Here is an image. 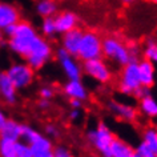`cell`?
<instances>
[{"instance_id":"1","label":"cell","mask_w":157,"mask_h":157,"mask_svg":"<svg viewBox=\"0 0 157 157\" xmlns=\"http://www.w3.org/2000/svg\"><path fill=\"white\" fill-rule=\"evenodd\" d=\"M37 36L39 33L32 23L28 20H20L16 24L13 35L10 39H7V47L13 55L25 57Z\"/></svg>"},{"instance_id":"2","label":"cell","mask_w":157,"mask_h":157,"mask_svg":"<svg viewBox=\"0 0 157 157\" xmlns=\"http://www.w3.org/2000/svg\"><path fill=\"white\" fill-rule=\"evenodd\" d=\"M115 137V133L104 121L87 131V141L101 157H111V145Z\"/></svg>"},{"instance_id":"3","label":"cell","mask_w":157,"mask_h":157,"mask_svg":"<svg viewBox=\"0 0 157 157\" xmlns=\"http://www.w3.org/2000/svg\"><path fill=\"white\" fill-rule=\"evenodd\" d=\"M53 55H55L53 47L49 43V40L39 35L36 40L33 41V44L31 45L28 53L25 55L24 59H25V63L32 69L40 71L47 65V63H49Z\"/></svg>"},{"instance_id":"4","label":"cell","mask_w":157,"mask_h":157,"mask_svg":"<svg viewBox=\"0 0 157 157\" xmlns=\"http://www.w3.org/2000/svg\"><path fill=\"white\" fill-rule=\"evenodd\" d=\"M103 56L117 67H124L131 61L127 43L115 35L103 37Z\"/></svg>"},{"instance_id":"5","label":"cell","mask_w":157,"mask_h":157,"mask_svg":"<svg viewBox=\"0 0 157 157\" xmlns=\"http://www.w3.org/2000/svg\"><path fill=\"white\" fill-rule=\"evenodd\" d=\"M76 57L81 61L103 57V37L96 31H84Z\"/></svg>"},{"instance_id":"6","label":"cell","mask_w":157,"mask_h":157,"mask_svg":"<svg viewBox=\"0 0 157 157\" xmlns=\"http://www.w3.org/2000/svg\"><path fill=\"white\" fill-rule=\"evenodd\" d=\"M6 72L13 85L17 88V91H21L29 88L33 84L36 71L31 68L25 61H15L7 68Z\"/></svg>"},{"instance_id":"7","label":"cell","mask_w":157,"mask_h":157,"mask_svg":"<svg viewBox=\"0 0 157 157\" xmlns=\"http://www.w3.org/2000/svg\"><path fill=\"white\" fill-rule=\"evenodd\" d=\"M83 73L99 84H109L113 78L111 67L103 57L83 61Z\"/></svg>"},{"instance_id":"8","label":"cell","mask_w":157,"mask_h":157,"mask_svg":"<svg viewBox=\"0 0 157 157\" xmlns=\"http://www.w3.org/2000/svg\"><path fill=\"white\" fill-rule=\"evenodd\" d=\"M139 77V67L136 61H129L127 65L121 67V72L119 76V84L117 88L123 95L132 96L133 92L140 87Z\"/></svg>"},{"instance_id":"9","label":"cell","mask_w":157,"mask_h":157,"mask_svg":"<svg viewBox=\"0 0 157 157\" xmlns=\"http://www.w3.org/2000/svg\"><path fill=\"white\" fill-rule=\"evenodd\" d=\"M55 56H56V60L60 65L63 73L65 75L68 80H80L83 76V65L80 64L76 56L68 53L61 47L55 52Z\"/></svg>"},{"instance_id":"10","label":"cell","mask_w":157,"mask_h":157,"mask_svg":"<svg viewBox=\"0 0 157 157\" xmlns=\"http://www.w3.org/2000/svg\"><path fill=\"white\" fill-rule=\"evenodd\" d=\"M107 107L109 109V112H111L116 119L124 121V123H133V121L137 120L139 109L129 103L119 101V100H111L107 104Z\"/></svg>"},{"instance_id":"11","label":"cell","mask_w":157,"mask_h":157,"mask_svg":"<svg viewBox=\"0 0 157 157\" xmlns=\"http://www.w3.org/2000/svg\"><path fill=\"white\" fill-rule=\"evenodd\" d=\"M21 140L29 144L31 148H53L52 140L28 124H23Z\"/></svg>"},{"instance_id":"12","label":"cell","mask_w":157,"mask_h":157,"mask_svg":"<svg viewBox=\"0 0 157 157\" xmlns=\"http://www.w3.org/2000/svg\"><path fill=\"white\" fill-rule=\"evenodd\" d=\"M55 19V25H56L57 35H63L68 32L71 29H75L78 27L80 19H78L77 13L73 11H61L57 12L53 16Z\"/></svg>"},{"instance_id":"13","label":"cell","mask_w":157,"mask_h":157,"mask_svg":"<svg viewBox=\"0 0 157 157\" xmlns=\"http://www.w3.org/2000/svg\"><path fill=\"white\" fill-rule=\"evenodd\" d=\"M21 20V13L17 6L12 3L0 2V29L11 24H17Z\"/></svg>"},{"instance_id":"14","label":"cell","mask_w":157,"mask_h":157,"mask_svg":"<svg viewBox=\"0 0 157 157\" xmlns=\"http://www.w3.org/2000/svg\"><path fill=\"white\" fill-rule=\"evenodd\" d=\"M83 32L84 31L77 27L75 29H71L68 32L60 35V47L63 49H65L68 53L76 56L77 55V51H78V47H80V41H81V37H83Z\"/></svg>"},{"instance_id":"15","label":"cell","mask_w":157,"mask_h":157,"mask_svg":"<svg viewBox=\"0 0 157 157\" xmlns=\"http://www.w3.org/2000/svg\"><path fill=\"white\" fill-rule=\"evenodd\" d=\"M17 92H19L17 88L11 81V78L8 77L6 71L0 72V99L4 101L6 104L13 105L16 104V101L19 99Z\"/></svg>"},{"instance_id":"16","label":"cell","mask_w":157,"mask_h":157,"mask_svg":"<svg viewBox=\"0 0 157 157\" xmlns=\"http://www.w3.org/2000/svg\"><path fill=\"white\" fill-rule=\"evenodd\" d=\"M63 92L69 100H80L84 103L89 99V92L83 84L81 78L80 80H68L63 87Z\"/></svg>"},{"instance_id":"17","label":"cell","mask_w":157,"mask_h":157,"mask_svg":"<svg viewBox=\"0 0 157 157\" xmlns=\"http://www.w3.org/2000/svg\"><path fill=\"white\" fill-rule=\"evenodd\" d=\"M139 67V77H140V84L144 87L152 88L156 81V68L155 64L151 63L147 59H140L137 61Z\"/></svg>"},{"instance_id":"18","label":"cell","mask_w":157,"mask_h":157,"mask_svg":"<svg viewBox=\"0 0 157 157\" xmlns=\"http://www.w3.org/2000/svg\"><path fill=\"white\" fill-rule=\"evenodd\" d=\"M23 135V124L19 123L15 119H8L6 121L4 127L0 131V137H4V139H10L13 141L21 140Z\"/></svg>"},{"instance_id":"19","label":"cell","mask_w":157,"mask_h":157,"mask_svg":"<svg viewBox=\"0 0 157 157\" xmlns=\"http://www.w3.org/2000/svg\"><path fill=\"white\" fill-rule=\"evenodd\" d=\"M35 10H36V13L41 19L53 17L59 12L57 0H37Z\"/></svg>"},{"instance_id":"20","label":"cell","mask_w":157,"mask_h":157,"mask_svg":"<svg viewBox=\"0 0 157 157\" xmlns=\"http://www.w3.org/2000/svg\"><path fill=\"white\" fill-rule=\"evenodd\" d=\"M135 148L123 139L115 137L111 145V157H132Z\"/></svg>"},{"instance_id":"21","label":"cell","mask_w":157,"mask_h":157,"mask_svg":"<svg viewBox=\"0 0 157 157\" xmlns=\"http://www.w3.org/2000/svg\"><path fill=\"white\" fill-rule=\"evenodd\" d=\"M139 112L147 119H157V100L152 95L139 100Z\"/></svg>"},{"instance_id":"22","label":"cell","mask_w":157,"mask_h":157,"mask_svg":"<svg viewBox=\"0 0 157 157\" xmlns=\"http://www.w3.org/2000/svg\"><path fill=\"white\" fill-rule=\"evenodd\" d=\"M143 143L148 145L157 156V127H147L143 132Z\"/></svg>"},{"instance_id":"23","label":"cell","mask_w":157,"mask_h":157,"mask_svg":"<svg viewBox=\"0 0 157 157\" xmlns=\"http://www.w3.org/2000/svg\"><path fill=\"white\" fill-rule=\"evenodd\" d=\"M143 56L153 64H157V40L148 39L143 48Z\"/></svg>"},{"instance_id":"24","label":"cell","mask_w":157,"mask_h":157,"mask_svg":"<svg viewBox=\"0 0 157 157\" xmlns=\"http://www.w3.org/2000/svg\"><path fill=\"white\" fill-rule=\"evenodd\" d=\"M40 31H41V36L45 39H53L57 35L56 31V25H55V19L53 17H44L41 20V25H40Z\"/></svg>"},{"instance_id":"25","label":"cell","mask_w":157,"mask_h":157,"mask_svg":"<svg viewBox=\"0 0 157 157\" xmlns=\"http://www.w3.org/2000/svg\"><path fill=\"white\" fill-rule=\"evenodd\" d=\"M17 141L0 137V157H15L16 156Z\"/></svg>"},{"instance_id":"26","label":"cell","mask_w":157,"mask_h":157,"mask_svg":"<svg viewBox=\"0 0 157 157\" xmlns=\"http://www.w3.org/2000/svg\"><path fill=\"white\" fill-rule=\"evenodd\" d=\"M127 47H128V52H129V59H131V61L137 63L140 60L141 55H143V48L135 41L127 43Z\"/></svg>"},{"instance_id":"27","label":"cell","mask_w":157,"mask_h":157,"mask_svg":"<svg viewBox=\"0 0 157 157\" xmlns=\"http://www.w3.org/2000/svg\"><path fill=\"white\" fill-rule=\"evenodd\" d=\"M15 157H32V149L25 141L19 140L16 143V156Z\"/></svg>"},{"instance_id":"28","label":"cell","mask_w":157,"mask_h":157,"mask_svg":"<svg viewBox=\"0 0 157 157\" xmlns=\"http://www.w3.org/2000/svg\"><path fill=\"white\" fill-rule=\"evenodd\" d=\"M43 133H44V135L48 137V139H51V140L59 139V137H60V135H61L60 128H59L56 124H53V123L45 124L44 129H43Z\"/></svg>"},{"instance_id":"29","label":"cell","mask_w":157,"mask_h":157,"mask_svg":"<svg viewBox=\"0 0 157 157\" xmlns=\"http://www.w3.org/2000/svg\"><path fill=\"white\" fill-rule=\"evenodd\" d=\"M135 153H137L140 157H157L155 153H153L152 149L149 148L148 145H145L143 141L137 144V147L135 148Z\"/></svg>"},{"instance_id":"30","label":"cell","mask_w":157,"mask_h":157,"mask_svg":"<svg viewBox=\"0 0 157 157\" xmlns=\"http://www.w3.org/2000/svg\"><path fill=\"white\" fill-rule=\"evenodd\" d=\"M53 148H31L32 157H55Z\"/></svg>"},{"instance_id":"31","label":"cell","mask_w":157,"mask_h":157,"mask_svg":"<svg viewBox=\"0 0 157 157\" xmlns=\"http://www.w3.org/2000/svg\"><path fill=\"white\" fill-rule=\"evenodd\" d=\"M55 96V89L51 85H43L39 89V97L40 99H45V100H52Z\"/></svg>"},{"instance_id":"32","label":"cell","mask_w":157,"mask_h":157,"mask_svg":"<svg viewBox=\"0 0 157 157\" xmlns=\"http://www.w3.org/2000/svg\"><path fill=\"white\" fill-rule=\"evenodd\" d=\"M53 153H55V157H73L72 152L67 147H64V145H57V147H55Z\"/></svg>"},{"instance_id":"33","label":"cell","mask_w":157,"mask_h":157,"mask_svg":"<svg viewBox=\"0 0 157 157\" xmlns=\"http://www.w3.org/2000/svg\"><path fill=\"white\" fill-rule=\"evenodd\" d=\"M151 95V88H148V87H144V85H140L139 88L136 89L135 92H133V97H136L137 100H141V99H144L145 96H149Z\"/></svg>"},{"instance_id":"34","label":"cell","mask_w":157,"mask_h":157,"mask_svg":"<svg viewBox=\"0 0 157 157\" xmlns=\"http://www.w3.org/2000/svg\"><path fill=\"white\" fill-rule=\"evenodd\" d=\"M68 117L71 121H77L81 117V109H76V108H71V111L68 113Z\"/></svg>"},{"instance_id":"35","label":"cell","mask_w":157,"mask_h":157,"mask_svg":"<svg viewBox=\"0 0 157 157\" xmlns=\"http://www.w3.org/2000/svg\"><path fill=\"white\" fill-rule=\"evenodd\" d=\"M15 29H16V24H11V25H8V27H6L4 29H2V32H3V36H4V39H10V37L13 35Z\"/></svg>"},{"instance_id":"36","label":"cell","mask_w":157,"mask_h":157,"mask_svg":"<svg viewBox=\"0 0 157 157\" xmlns=\"http://www.w3.org/2000/svg\"><path fill=\"white\" fill-rule=\"evenodd\" d=\"M37 107L41 109V111H47V109L51 108V100H45V99H40L37 101Z\"/></svg>"},{"instance_id":"37","label":"cell","mask_w":157,"mask_h":157,"mask_svg":"<svg viewBox=\"0 0 157 157\" xmlns=\"http://www.w3.org/2000/svg\"><path fill=\"white\" fill-rule=\"evenodd\" d=\"M8 120V117H7L6 115V112L3 111L2 108H0V131H2V128L4 127V124H6V121Z\"/></svg>"},{"instance_id":"38","label":"cell","mask_w":157,"mask_h":157,"mask_svg":"<svg viewBox=\"0 0 157 157\" xmlns=\"http://www.w3.org/2000/svg\"><path fill=\"white\" fill-rule=\"evenodd\" d=\"M69 107L71 108H76V109H81V107H83V101H80V100H69Z\"/></svg>"},{"instance_id":"39","label":"cell","mask_w":157,"mask_h":157,"mask_svg":"<svg viewBox=\"0 0 157 157\" xmlns=\"http://www.w3.org/2000/svg\"><path fill=\"white\" fill-rule=\"evenodd\" d=\"M121 2H123L124 4H133V3L137 2V0H121Z\"/></svg>"},{"instance_id":"40","label":"cell","mask_w":157,"mask_h":157,"mask_svg":"<svg viewBox=\"0 0 157 157\" xmlns=\"http://www.w3.org/2000/svg\"><path fill=\"white\" fill-rule=\"evenodd\" d=\"M3 43H4V36H3V32H2V29H0V47L3 45Z\"/></svg>"},{"instance_id":"41","label":"cell","mask_w":157,"mask_h":157,"mask_svg":"<svg viewBox=\"0 0 157 157\" xmlns=\"http://www.w3.org/2000/svg\"><path fill=\"white\" fill-rule=\"evenodd\" d=\"M132 157H140V156L137 155V153H133V155H132Z\"/></svg>"},{"instance_id":"42","label":"cell","mask_w":157,"mask_h":157,"mask_svg":"<svg viewBox=\"0 0 157 157\" xmlns=\"http://www.w3.org/2000/svg\"><path fill=\"white\" fill-rule=\"evenodd\" d=\"M152 2H153V3H155V4H157V0H152Z\"/></svg>"},{"instance_id":"43","label":"cell","mask_w":157,"mask_h":157,"mask_svg":"<svg viewBox=\"0 0 157 157\" xmlns=\"http://www.w3.org/2000/svg\"><path fill=\"white\" fill-rule=\"evenodd\" d=\"M61 2H65V0H61Z\"/></svg>"}]
</instances>
